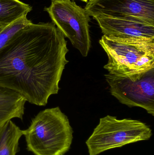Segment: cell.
Listing matches in <instances>:
<instances>
[{
  "instance_id": "cell-1",
  "label": "cell",
  "mask_w": 154,
  "mask_h": 155,
  "mask_svg": "<svg viewBox=\"0 0 154 155\" xmlns=\"http://www.w3.org/2000/svg\"><path fill=\"white\" fill-rule=\"evenodd\" d=\"M68 51L65 37L53 23L27 25L0 49V86L31 104L46 105L58 93Z\"/></svg>"
},
{
  "instance_id": "cell-2",
  "label": "cell",
  "mask_w": 154,
  "mask_h": 155,
  "mask_svg": "<svg viewBox=\"0 0 154 155\" xmlns=\"http://www.w3.org/2000/svg\"><path fill=\"white\" fill-rule=\"evenodd\" d=\"M99 43L108 57L104 68L109 74L130 78L154 69V38L103 35Z\"/></svg>"
},
{
  "instance_id": "cell-3",
  "label": "cell",
  "mask_w": 154,
  "mask_h": 155,
  "mask_svg": "<svg viewBox=\"0 0 154 155\" xmlns=\"http://www.w3.org/2000/svg\"><path fill=\"white\" fill-rule=\"evenodd\" d=\"M73 133L68 117L58 107L40 112L23 131L27 149L35 155H64L70 148Z\"/></svg>"
},
{
  "instance_id": "cell-4",
  "label": "cell",
  "mask_w": 154,
  "mask_h": 155,
  "mask_svg": "<svg viewBox=\"0 0 154 155\" xmlns=\"http://www.w3.org/2000/svg\"><path fill=\"white\" fill-rule=\"evenodd\" d=\"M152 134L150 127L139 120L118 119L107 115L100 118L86 144L89 155H98L109 149L149 140Z\"/></svg>"
},
{
  "instance_id": "cell-5",
  "label": "cell",
  "mask_w": 154,
  "mask_h": 155,
  "mask_svg": "<svg viewBox=\"0 0 154 155\" xmlns=\"http://www.w3.org/2000/svg\"><path fill=\"white\" fill-rule=\"evenodd\" d=\"M44 11L52 23L68 38L82 56L86 57L91 47L90 34V16L82 8L71 0L52 2Z\"/></svg>"
},
{
  "instance_id": "cell-6",
  "label": "cell",
  "mask_w": 154,
  "mask_h": 155,
  "mask_svg": "<svg viewBox=\"0 0 154 155\" xmlns=\"http://www.w3.org/2000/svg\"><path fill=\"white\" fill-rule=\"evenodd\" d=\"M105 78L111 95L129 107H139L154 116V69L132 78L108 74Z\"/></svg>"
},
{
  "instance_id": "cell-7",
  "label": "cell",
  "mask_w": 154,
  "mask_h": 155,
  "mask_svg": "<svg viewBox=\"0 0 154 155\" xmlns=\"http://www.w3.org/2000/svg\"><path fill=\"white\" fill-rule=\"evenodd\" d=\"M84 9L92 17L127 18L154 25V0H91Z\"/></svg>"
},
{
  "instance_id": "cell-8",
  "label": "cell",
  "mask_w": 154,
  "mask_h": 155,
  "mask_svg": "<svg viewBox=\"0 0 154 155\" xmlns=\"http://www.w3.org/2000/svg\"><path fill=\"white\" fill-rule=\"evenodd\" d=\"M103 35L119 38H154V25L137 20L96 15Z\"/></svg>"
},
{
  "instance_id": "cell-9",
  "label": "cell",
  "mask_w": 154,
  "mask_h": 155,
  "mask_svg": "<svg viewBox=\"0 0 154 155\" xmlns=\"http://www.w3.org/2000/svg\"><path fill=\"white\" fill-rule=\"evenodd\" d=\"M26 102L19 93L0 86V127L13 118L22 120Z\"/></svg>"
},
{
  "instance_id": "cell-10",
  "label": "cell",
  "mask_w": 154,
  "mask_h": 155,
  "mask_svg": "<svg viewBox=\"0 0 154 155\" xmlns=\"http://www.w3.org/2000/svg\"><path fill=\"white\" fill-rule=\"evenodd\" d=\"M23 135L11 120L0 127V155H15L18 152L19 139Z\"/></svg>"
},
{
  "instance_id": "cell-11",
  "label": "cell",
  "mask_w": 154,
  "mask_h": 155,
  "mask_svg": "<svg viewBox=\"0 0 154 155\" xmlns=\"http://www.w3.org/2000/svg\"><path fill=\"white\" fill-rule=\"evenodd\" d=\"M31 10L30 5L20 0H0V25L8 26Z\"/></svg>"
},
{
  "instance_id": "cell-12",
  "label": "cell",
  "mask_w": 154,
  "mask_h": 155,
  "mask_svg": "<svg viewBox=\"0 0 154 155\" xmlns=\"http://www.w3.org/2000/svg\"><path fill=\"white\" fill-rule=\"evenodd\" d=\"M31 22V21L27 19V16H25L6 26L0 33V49L5 45L14 34Z\"/></svg>"
},
{
  "instance_id": "cell-13",
  "label": "cell",
  "mask_w": 154,
  "mask_h": 155,
  "mask_svg": "<svg viewBox=\"0 0 154 155\" xmlns=\"http://www.w3.org/2000/svg\"><path fill=\"white\" fill-rule=\"evenodd\" d=\"M6 26H4V25H0V33L3 31L4 29L6 27Z\"/></svg>"
},
{
  "instance_id": "cell-14",
  "label": "cell",
  "mask_w": 154,
  "mask_h": 155,
  "mask_svg": "<svg viewBox=\"0 0 154 155\" xmlns=\"http://www.w3.org/2000/svg\"><path fill=\"white\" fill-rule=\"evenodd\" d=\"M80 1H82V2H89V1H91V0H80Z\"/></svg>"
},
{
  "instance_id": "cell-15",
  "label": "cell",
  "mask_w": 154,
  "mask_h": 155,
  "mask_svg": "<svg viewBox=\"0 0 154 155\" xmlns=\"http://www.w3.org/2000/svg\"><path fill=\"white\" fill-rule=\"evenodd\" d=\"M64 1V0H51L52 2H57V1Z\"/></svg>"
}]
</instances>
